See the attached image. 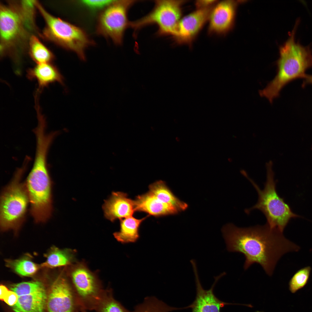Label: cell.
Masks as SVG:
<instances>
[{"mask_svg":"<svg viewBox=\"0 0 312 312\" xmlns=\"http://www.w3.org/2000/svg\"><path fill=\"white\" fill-rule=\"evenodd\" d=\"M227 250L243 254L245 270L254 263L259 264L268 276L272 275L279 259L285 254L298 252L300 247L286 238L283 233L266 223L248 227H239L233 224L221 229Z\"/></svg>","mask_w":312,"mask_h":312,"instance_id":"1","label":"cell"},{"mask_svg":"<svg viewBox=\"0 0 312 312\" xmlns=\"http://www.w3.org/2000/svg\"><path fill=\"white\" fill-rule=\"evenodd\" d=\"M293 34L280 49L274 78L266 87L259 91L261 96L272 103L279 96L282 89L291 82L304 78L306 71L312 67V56L305 48L296 43Z\"/></svg>","mask_w":312,"mask_h":312,"instance_id":"2","label":"cell"},{"mask_svg":"<svg viewBox=\"0 0 312 312\" xmlns=\"http://www.w3.org/2000/svg\"><path fill=\"white\" fill-rule=\"evenodd\" d=\"M30 160L25 158L17 169L10 183L3 189L0 198V224L1 229L17 231L23 222L29 196L25 183L22 181Z\"/></svg>","mask_w":312,"mask_h":312,"instance_id":"3","label":"cell"},{"mask_svg":"<svg viewBox=\"0 0 312 312\" xmlns=\"http://www.w3.org/2000/svg\"><path fill=\"white\" fill-rule=\"evenodd\" d=\"M241 173L252 185L258 196L257 203L252 207L245 209L246 213L249 214L254 209L259 210L265 216L266 224L270 227L277 229L283 233L291 218L301 217L294 213L289 206L278 194L274 173L271 166L267 167L266 181L263 190H261L245 171H242Z\"/></svg>","mask_w":312,"mask_h":312,"instance_id":"4","label":"cell"},{"mask_svg":"<svg viewBox=\"0 0 312 312\" xmlns=\"http://www.w3.org/2000/svg\"><path fill=\"white\" fill-rule=\"evenodd\" d=\"M36 2V6L45 22L44 34L46 38L73 51L81 60H85L86 50L94 45V42L81 28L53 16Z\"/></svg>","mask_w":312,"mask_h":312,"instance_id":"5","label":"cell"},{"mask_svg":"<svg viewBox=\"0 0 312 312\" xmlns=\"http://www.w3.org/2000/svg\"><path fill=\"white\" fill-rule=\"evenodd\" d=\"M185 1L159 0L155 1V6L148 14L136 21L130 22L129 27L135 32L151 25L157 26L159 36L175 35L181 19V6Z\"/></svg>","mask_w":312,"mask_h":312,"instance_id":"6","label":"cell"},{"mask_svg":"<svg viewBox=\"0 0 312 312\" xmlns=\"http://www.w3.org/2000/svg\"><path fill=\"white\" fill-rule=\"evenodd\" d=\"M134 0H113L99 14L96 27L97 34L121 44L125 31L129 27L128 13Z\"/></svg>","mask_w":312,"mask_h":312,"instance_id":"7","label":"cell"},{"mask_svg":"<svg viewBox=\"0 0 312 312\" xmlns=\"http://www.w3.org/2000/svg\"><path fill=\"white\" fill-rule=\"evenodd\" d=\"M69 273V281L80 308L95 310L106 290L99 281L81 264L72 267Z\"/></svg>","mask_w":312,"mask_h":312,"instance_id":"8","label":"cell"},{"mask_svg":"<svg viewBox=\"0 0 312 312\" xmlns=\"http://www.w3.org/2000/svg\"><path fill=\"white\" fill-rule=\"evenodd\" d=\"M48 312H77L79 307L69 280L59 275L51 285L47 296Z\"/></svg>","mask_w":312,"mask_h":312,"instance_id":"9","label":"cell"},{"mask_svg":"<svg viewBox=\"0 0 312 312\" xmlns=\"http://www.w3.org/2000/svg\"><path fill=\"white\" fill-rule=\"evenodd\" d=\"M193 269L196 289L195 299L189 308L192 309V312H220L221 309L227 305H237L247 306V304L231 303L223 302L218 299L214 295L213 289L216 284L226 273L223 272L214 277V281L211 288L205 290L200 282L198 271L197 263H191Z\"/></svg>","mask_w":312,"mask_h":312,"instance_id":"10","label":"cell"},{"mask_svg":"<svg viewBox=\"0 0 312 312\" xmlns=\"http://www.w3.org/2000/svg\"><path fill=\"white\" fill-rule=\"evenodd\" d=\"M24 25L17 7L1 5L0 38L2 47L11 44L22 36Z\"/></svg>","mask_w":312,"mask_h":312,"instance_id":"11","label":"cell"},{"mask_svg":"<svg viewBox=\"0 0 312 312\" xmlns=\"http://www.w3.org/2000/svg\"><path fill=\"white\" fill-rule=\"evenodd\" d=\"M213 8L197 9L181 18L173 36L176 41L180 44L191 43L209 20Z\"/></svg>","mask_w":312,"mask_h":312,"instance_id":"12","label":"cell"},{"mask_svg":"<svg viewBox=\"0 0 312 312\" xmlns=\"http://www.w3.org/2000/svg\"><path fill=\"white\" fill-rule=\"evenodd\" d=\"M236 3L233 1H223L212 8L209 19V32L221 34L231 27L234 18Z\"/></svg>","mask_w":312,"mask_h":312,"instance_id":"13","label":"cell"},{"mask_svg":"<svg viewBox=\"0 0 312 312\" xmlns=\"http://www.w3.org/2000/svg\"><path fill=\"white\" fill-rule=\"evenodd\" d=\"M103 209L105 217L112 222L133 216L135 211L134 200L121 192H113L110 198L105 201Z\"/></svg>","mask_w":312,"mask_h":312,"instance_id":"14","label":"cell"},{"mask_svg":"<svg viewBox=\"0 0 312 312\" xmlns=\"http://www.w3.org/2000/svg\"><path fill=\"white\" fill-rule=\"evenodd\" d=\"M135 211L155 217L176 214L180 212L174 206L164 203L150 191L137 196L134 200Z\"/></svg>","mask_w":312,"mask_h":312,"instance_id":"15","label":"cell"},{"mask_svg":"<svg viewBox=\"0 0 312 312\" xmlns=\"http://www.w3.org/2000/svg\"><path fill=\"white\" fill-rule=\"evenodd\" d=\"M27 72L28 79L37 81L38 92L51 83L58 82L64 84L63 78L57 68L50 63L37 64Z\"/></svg>","mask_w":312,"mask_h":312,"instance_id":"16","label":"cell"},{"mask_svg":"<svg viewBox=\"0 0 312 312\" xmlns=\"http://www.w3.org/2000/svg\"><path fill=\"white\" fill-rule=\"evenodd\" d=\"M47 296L45 289L29 295L18 296L12 307L14 312H43Z\"/></svg>","mask_w":312,"mask_h":312,"instance_id":"17","label":"cell"},{"mask_svg":"<svg viewBox=\"0 0 312 312\" xmlns=\"http://www.w3.org/2000/svg\"><path fill=\"white\" fill-rule=\"evenodd\" d=\"M148 217L138 219L131 216L120 220V230L113 234L114 237L122 244L136 242L140 237V226Z\"/></svg>","mask_w":312,"mask_h":312,"instance_id":"18","label":"cell"},{"mask_svg":"<svg viewBox=\"0 0 312 312\" xmlns=\"http://www.w3.org/2000/svg\"><path fill=\"white\" fill-rule=\"evenodd\" d=\"M74 252L69 249H61L53 246L44 254L46 260L40 265L41 267L54 268L70 265L74 260Z\"/></svg>","mask_w":312,"mask_h":312,"instance_id":"19","label":"cell"},{"mask_svg":"<svg viewBox=\"0 0 312 312\" xmlns=\"http://www.w3.org/2000/svg\"><path fill=\"white\" fill-rule=\"evenodd\" d=\"M149 188V191L161 201L174 206L180 211L187 208V204L176 196L163 181H158L152 183Z\"/></svg>","mask_w":312,"mask_h":312,"instance_id":"20","label":"cell"},{"mask_svg":"<svg viewBox=\"0 0 312 312\" xmlns=\"http://www.w3.org/2000/svg\"><path fill=\"white\" fill-rule=\"evenodd\" d=\"M5 264L18 275L23 276H31L35 275L41 268L34 262L30 256H25L16 259H7Z\"/></svg>","mask_w":312,"mask_h":312,"instance_id":"21","label":"cell"},{"mask_svg":"<svg viewBox=\"0 0 312 312\" xmlns=\"http://www.w3.org/2000/svg\"><path fill=\"white\" fill-rule=\"evenodd\" d=\"M29 44L30 55L37 64L50 63L53 60L51 52L35 36L30 37Z\"/></svg>","mask_w":312,"mask_h":312,"instance_id":"22","label":"cell"},{"mask_svg":"<svg viewBox=\"0 0 312 312\" xmlns=\"http://www.w3.org/2000/svg\"><path fill=\"white\" fill-rule=\"evenodd\" d=\"M184 308L171 307L155 297H148L132 312H170Z\"/></svg>","mask_w":312,"mask_h":312,"instance_id":"23","label":"cell"},{"mask_svg":"<svg viewBox=\"0 0 312 312\" xmlns=\"http://www.w3.org/2000/svg\"><path fill=\"white\" fill-rule=\"evenodd\" d=\"M95 310L96 312H132L114 299L111 289L105 290Z\"/></svg>","mask_w":312,"mask_h":312,"instance_id":"24","label":"cell"},{"mask_svg":"<svg viewBox=\"0 0 312 312\" xmlns=\"http://www.w3.org/2000/svg\"><path fill=\"white\" fill-rule=\"evenodd\" d=\"M311 268L308 266L298 270L293 275L289 283V289L294 293L304 286L307 283L310 275Z\"/></svg>","mask_w":312,"mask_h":312,"instance_id":"25","label":"cell"},{"mask_svg":"<svg viewBox=\"0 0 312 312\" xmlns=\"http://www.w3.org/2000/svg\"><path fill=\"white\" fill-rule=\"evenodd\" d=\"M11 289L18 296L30 294L45 289L43 283L38 281L23 282L14 284L11 286Z\"/></svg>","mask_w":312,"mask_h":312,"instance_id":"26","label":"cell"},{"mask_svg":"<svg viewBox=\"0 0 312 312\" xmlns=\"http://www.w3.org/2000/svg\"><path fill=\"white\" fill-rule=\"evenodd\" d=\"M36 1L23 0L17 8L22 17L24 26L31 29L33 25L34 16Z\"/></svg>","mask_w":312,"mask_h":312,"instance_id":"27","label":"cell"},{"mask_svg":"<svg viewBox=\"0 0 312 312\" xmlns=\"http://www.w3.org/2000/svg\"><path fill=\"white\" fill-rule=\"evenodd\" d=\"M113 1L104 0H83L81 1V3L87 7L92 9H104L111 3Z\"/></svg>","mask_w":312,"mask_h":312,"instance_id":"28","label":"cell"},{"mask_svg":"<svg viewBox=\"0 0 312 312\" xmlns=\"http://www.w3.org/2000/svg\"><path fill=\"white\" fill-rule=\"evenodd\" d=\"M18 298V296L15 292L9 290L3 301L8 305L13 307L16 303Z\"/></svg>","mask_w":312,"mask_h":312,"instance_id":"29","label":"cell"},{"mask_svg":"<svg viewBox=\"0 0 312 312\" xmlns=\"http://www.w3.org/2000/svg\"><path fill=\"white\" fill-rule=\"evenodd\" d=\"M217 2L216 0H197L195 2V5L197 9L207 8L213 7Z\"/></svg>","mask_w":312,"mask_h":312,"instance_id":"30","label":"cell"},{"mask_svg":"<svg viewBox=\"0 0 312 312\" xmlns=\"http://www.w3.org/2000/svg\"><path fill=\"white\" fill-rule=\"evenodd\" d=\"M0 299L3 300L9 290L7 287L3 285H1L0 286Z\"/></svg>","mask_w":312,"mask_h":312,"instance_id":"31","label":"cell"},{"mask_svg":"<svg viewBox=\"0 0 312 312\" xmlns=\"http://www.w3.org/2000/svg\"><path fill=\"white\" fill-rule=\"evenodd\" d=\"M304 79V80L302 85V87L308 84H312V75L306 74Z\"/></svg>","mask_w":312,"mask_h":312,"instance_id":"32","label":"cell"},{"mask_svg":"<svg viewBox=\"0 0 312 312\" xmlns=\"http://www.w3.org/2000/svg\"><path fill=\"white\" fill-rule=\"evenodd\" d=\"M77 312H87L86 311V310H85V309H80L79 310L77 311Z\"/></svg>","mask_w":312,"mask_h":312,"instance_id":"33","label":"cell"},{"mask_svg":"<svg viewBox=\"0 0 312 312\" xmlns=\"http://www.w3.org/2000/svg\"><path fill=\"white\" fill-rule=\"evenodd\" d=\"M254 312H263V311H255Z\"/></svg>","mask_w":312,"mask_h":312,"instance_id":"34","label":"cell"}]
</instances>
